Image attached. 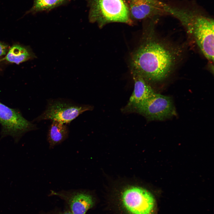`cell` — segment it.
<instances>
[{"mask_svg": "<svg viewBox=\"0 0 214 214\" xmlns=\"http://www.w3.org/2000/svg\"><path fill=\"white\" fill-rule=\"evenodd\" d=\"M181 47L151 33L133 54V72L148 82L163 81L171 73L181 57Z\"/></svg>", "mask_w": 214, "mask_h": 214, "instance_id": "6da1fadb", "label": "cell"}, {"mask_svg": "<svg viewBox=\"0 0 214 214\" xmlns=\"http://www.w3.org/2000/svg\"><path fill=\"white\" fill-rule=\"evenodd\" d=\"M35 57V54L28 48L16 44L9 49L4 59L8 62L19 64Z\"/></svg>", "mask_w": 214, "mask_h": 214, "instance_id": "7c38bea8", "label": "cell"}, {"mask_svg": "<svg viewBox=\"0 0 214 214\" xmlns=\"http://www.w3.org/2000/svg\"><path fill=\"white\" fill-rule=\"evenodd\" d=\"M127 2L132 20H143L160 14L167 13L169 7L159 0H127Z\"/></svg>", "mask_w": 214, "mask_h": 214, "instance_id": "9c48e42d", "label": "cell"}, {"mask_svg": "<svg viewBox=\"0 0 214 214\" xmlns=\"http://www.w3.org/2000/svg\"><path fill=\"white\" fill-rule=\"evenodd\" d=\"M1 138L9 136L18 143L26 133L37 129L36 125L25 118L18 110L11 108L0 102Z\"/></svg>", "mask_w": 214, "mask_h": 214, "instance_id": "277c9868", "label": "cell"}, {"mask_svg": "<svg viewBox=\"0 0 214 214\" xmlns=\"http://www.w3.org/2000/svg\"><path fill=\"white\" fill-rule=\"evenodd\" d=\"M50 195L57 196L68 204L73 214H85L94 204L93 196L83 190L51 191Z\"/></svg>", "mask_w": 214, "mask_h": 214, "instance_id": "ba28073f", "label": "cell"}, {"mask_svg": "<svg viewBox=\"0 0 214 214\" xmlns=\"http://www.w3.org/2000/svg\"><path fill=\"white\" fill-rule=\"evenodd\" d=\"M134 82L133 92L124 109L127 111H133L139 105L155 92L148 82L141 75L132 72Z\"/></svg>", "mask_w": 214, "mask_h": 214, "instance_id": "30bf717a", "label": "cell"}, {"mask_svg": "<svg viewBox=\"0 0 214 214\" xmlns=\"http://www.w3.org/2000/svg\"><path fill=\"white\" fill-rule=\"evenodd\" d=\"M89 8L88 18L100 27L112 22L131 25L128 6L124 0H86Z\"/></svg>", "mask_w": 214, "mask_h": 214, "instance_id": "7a4b0ae2", "label": "cell"}, {"mask_svg": "<svg viewBox=\"0 0 214 214\" xmlns=\"http://www.w3.org/2000/svg\"><path fill=\"white\" fill-rule=\"evenodd\" d=\"M70 0H33L32 8L25 12L35 14L39 12L50 11L69 2Z\"/></svg>", "mask_w": 214, "mask_h": 214, "instance_id": "4fadbf2b", "label": "cell"}, {"mask_svg": "<svg viewBox=\"0 0 214 214\" xmlns=\"http://www.w3.org/2000/svg\"><path fill=\"white\" fill-rule=\"evenodd\" d=\"M92 109L91 106L79 104L66 100H50L45 110L35 120L38 121L51 120L69 123L83 113Z\"/></svg>", "mask_w": 214, "mask_h": 214, "instance_id": "5b68a950", "label": "cell"}, {"mask_svg": "<svg viewBox=\"0 0 214 214\" xmlns=\"http://www.w3.org/2000/svg\"><path fill=\"white\" fill-rule=\"evenodd\" d=\"M48 214H73L70 211L67 210L61 212H56Z\"/></svg>", "mask_w": 214, "mask_h": 214, "instance_id": "9a60e30c", "label": "cell"}, {"mask_svg": "<svg viewBox=\"0 0 214 214\" xmlns=\"http://www.w3.org/2000/svg\"><path fill=\"white\" fill-rule=\"evenodd\" d=\"M68 128L65 124L52 121L47 137L49 148H53L64 141L68 137Z\"/></svg>", "mask_w": 214, "mask_h": 214, "instance_id": "8fae6325", "label": "cell"}, {"mask_svg": "<svg viewBox=\"0 0 214 214\" xmlns=\"http://www.w3.org/2000/svg\"><path fill=\"white\" fill-rule=\"evenodd\" d=\"M121 201L124 207L130 214H152L155 206L153 195L139 186L125 189L122 194Z\"/></svg>", "mask_w": 214, "mask_h": 214, "instance_id": "8992f818", "label": "cell"}, {"mask_svg": "<svg viewBox=\"0 0 214 214\" xmlns=\"http://www.w3.org/2000/svg\"><path fill=\"white\" fill-rule=\"evenodd\" d=\"M183 23L192 33L200 50L211 62L214 61V21L199 15L186 13Z\"/></svg>", "mask_w": 214, "mask_h": 214, "instance_id": "3957f363", "label": "cell"}, {"mask_svg": "<svg viewBox=\"0 0 214 214\" xmlns=\"http://www.w3.org/2000/svg\"><path fill=\"white\" fill-rule=\"evenodd\" d=\"M142 114L149 120H163L176 114L171 98L155 93L133 111Z\"/></svg>", "mask_w": 214, "mask_h": 214, "instance_id": "52a82bcc", "label": "cell"}, {"mask_svg": "<svg viewBox=\"0 0 214 214\" xmlns=\"http://www.w3.org/2000/svg\"><path fill=\"white\" fill-rule=\"evenodd\" d=\"M8 47L7 44L0 41V56L6 55L8 51Z\"/></svg>", "mask_w": 214, "mask_h": 214, "instance_id": "5bb4252c", "label": "cell"}]
</instances>
